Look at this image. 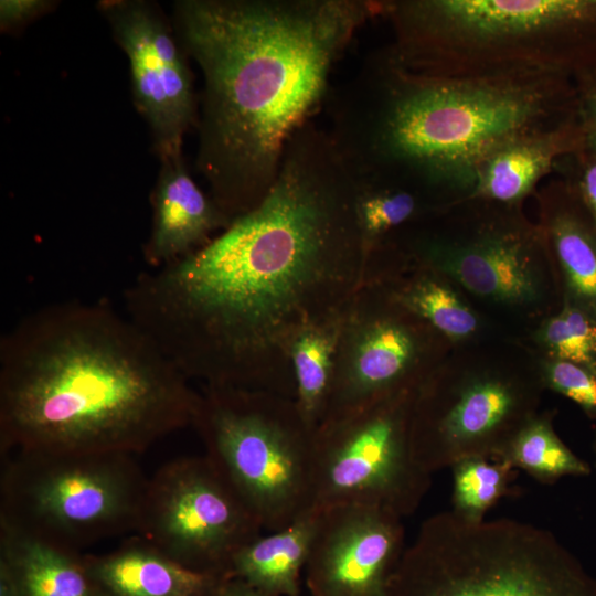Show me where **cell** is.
Returning a JSON list of instances; mask_svg holds the SVG:
<instances>
[{
  "mask_svg": "<svg viewBox=\"0 0 596 596\" xmlns=\"http://www.w3.org/2000/svg\"><path fill=\"white\" fill-rule=\"evenodd\" d=\"M355 195L327 128L308 121L263 201L199 249L140 273L124 291L126 316L190 381L295 400V339L361 285Z\"/></svg>",
  "mask_w": 596,
  "mask_h": 596,
  "instance_id": "1",
  "label": "cell"
},
{
  "mask_svg": "<svg viewBox=\"0 0 596 596\" xmlns=\"http://www.w3.org/2000/svg\"><path fill=\"white\" fill-rule=\"evenodd\" d=\"M377 15L379 0L175 2L177 33L204 81L196 167L231 222L263 201L336 63Z\"/></svg>",
  "mask_w": 596,
  "mask_h": 596,
  "instance_id": "2",
  "label": "cell"
},
{
  "mask_svg": "<svg viewBox=\"0 0 596 596\" xmlns=\"http://www.w3.org/2000/svg\"><path fill=\"white\" fill-rule=\"evenodd\" d=\"M200 396L104 301L50 304L0 339L1 453L135 456L192 425Z\"/></svg>",
  "mask_w": 596,
  "mask_h": 596,
  "instance_id": "3",
  "label": "cell"
},
{
  "mask_svg": "<svg viewBox=\"0 0 596 596\" xmlns=\"http://www.w3.org/2000/svg\"><path fill=\"white\" fill-rule=\"evenodd\" d=\"M329 131L355 179H389L430 199L467 198L475 170L523 134L577 116L573 77L447 78L411 73L385 50L330 97Z\"/></svg>",
  "mask_w": 596,
  "mask_h": 596,
  "instance_id": "4",
  "label": "cell"
},
{
  "mask_svg": "<svg viewBox=\"0 0 596 596\" xmlns=\"http://www.w3.org/2000/svg\"><path fill=\"white\" fill-rule=\"evenodd\" d=\"M400 67L447 78L596 66V0H379Z\"/></svg>",
  "mask_w": 596,
  "mask_h": 596,
  "instance_id": "5",
  "label": "cell"
},
{
  "mask_svg": "<svg viewBox=\"0 0 596 596\" xmlns=\"http://www.w3.org/2000/svg\"><path fill=\"white\" fill-rule=\"evenodd\" d=\"M385 596H596V578L546 530L454 510L423 522Z\"/></svg>",
  "mask_w": 596,
  "mask_h": 596,
  "instance_id": "6",
  "label": "cell"
},
{
  "mask_svg": "<svg viewBox=\"0 0 596 596\" xmlns=\"http://www.w3.org/2000/svg\"><path fill=\"white\" fill-rule=\"evenodd\" d=\"M192 426L205 455L263 530L283 529L313 508L315 432L295 400L203 386Z\"/></svg>",
  "mask_w": 596,
  "mask_h": 596,
  "instance_id": "7",
  "label": "cell"
},
{
  "mask_svg": "<svg viewBox=\"0 0 596 596\" xmlns=\"http://www.w3.org/2000/svg\"><path fill=\"white\" fill-rule=\"evenodd\" d=\"M132 457L15 453L2 467L0 522L75 552L137 531L149 478Z\"/></svg>",
  "mask_w": 596,
  "mask_h": 596,
  "instance_id": "8",
  "label": "cell"
},
{
  "mask_svg": "<svg viewBox=\"0 0 596 596\" xmlns=\"http://www.w3.org/2000/svg\"><path fill=\"white\" fill-rule=\"evenodd\" d=\"M415 391V390H414ZM414 391L323 422L315 432L313 507L358 503L414 511L429 476L408 445Z\"/></svg>",
  "mask_w": 596,
  "mask_h": 596,
  "instance_id": "9",
  "label": "cell"
},
{
  "mask_svg": "<svg viewBox=\"0 0 596 596\" xmlns=\"http://www.w3.org/2000/svg\"><path fill=\"white\" fill-rule=\"evenodd\" d=\"M263 531L204 455L170 460L148 479L136 532L184 566L226 576L236 552Z\"/></svg>",
  "mask_w": 596,
  "mask_h": 596,
  "instance_id": "10",
  "label": "cell"
},
{
  "mask_svg": "<svg viewBox=\"0 0 596 596\" xmlns=\"http://www.w3.org/2000/svg\"><path fill=\"white\" fill-rule=\"evenodd\" d=\"M422 321L380 283H361L344 311L322 423L416 390L414 382L426 353Z\"/></svg>",
  "mask_w": 596,
  "mask_h": 596,
  "instance_id": "11",
  "label": "cell"
},
{
  "mask_svg": "<svg viewBox=\"0 0 596 596\" xmlns=\"http://www.w3.org/2000/svg\"><path fill=\"white\" fill-rule=\"evenodd\" d=\"M479 207L461 228L422 232L408 243L424 267L448 276L470 292L507 304L539 297V262L545 244L539 227L504 205L479 200Z\"/></svg>",
  "mask_w": 596,
  "mask_h": 596,
  "instance_id": "12",
  "label": "cell"
},
{
  "mask_svg": "<svg viewBox=\"0 0 596 596\" xmlns=\"http://www.w3.org/2000/svg\"><path fill=\"white\" fill-rule=\"evenodd\" d=\"M99 7L128 58L134 102L158 157L182 156L196 108L192 74L169 24L146 1L108 0Z\"/></svg>",
  "mask_w": 596,
  "mask_h": 596,
  "instance_id": "13",
  "label": "cell"
},
{
  "mask_svg": "<svg viewBox=\"0 0 596 596\" xmlns=\"http://www.w3.org/2000/svg\"><path fill=\"white\" fill-rule=\"evenodd\" d=\"M318 508L304 574L310 596H385L405 549L402 517L369 504Z\"/></svg>",
  "mask_w": 596,
  "mask_h": 596,
  "instance_id": "14",
  "label": "cell"
},
{
  "mask_svg": "<svg viewBox=\"0 0 596 596\" xmlns=\"http://www.w3.org/2000/svg\"><path fill=\"white\" fill-rule=\"evenodd\" d=\"M151 207V230L142 248L150 269L199 249L232 223L190 175L182 156L161 160Z\"/></svg>",
  "mask_w": 596,
  "mask_h": 596,
  "instance_id": "15",
  "label": "cell"
},
{
  "mask_svg": "<svg viewBox=\"0 0 596 596\" xmlns=\"http://www.w3.org/2000/svg\"><path fill=\"white\" fill-rule=\"evenodd\" d=\"M584 146L578 116L551 128L514 137L479 162L467 198L518 205L553 172L561 157Z\"/></svg>",
  "mask_w": 596,
  "mask_h": 596,
  "instance_id": "16",
  "label": "cell"
},
{
  "mask_svg": "<svg viewBox=\"0 0 596 596\" xmlns=\"http://www.w3.org/2000/svg\"><path fill=\"white\" fill-rule=\"evenodd\" d=\"M84 560L107 596H209L225 577L184 566L141 538Z\"/></svg>",
  "mask_w": 596,
  "mask_h": 596,
  "instance_id": "17",
  "label": "cell"
},
{
  "mask_svg": "<svg viewBox=\"0 0 596 596\" xmlns=\"http://www.w3.org/2000/svg\"><path fill=\"white\" fill-rule=\"evenodd\" d=\"M0 573L17 596H107L84 555L0 522Z\"/></svg>",
  "mask_w": 596,
  "mask_h": 596,
  "instance_id": "18",
  "label": "cell"
},
{
  "mask_svg": "<svg viewBox=\"0 0 596 596\" xmlns=\"http://www.w3.org/2000/svg\"><path fill=\"white\" fill-rule=\"evenodd\" d=\"M544 242L561 265L577 306L596 320V227L558 179L539 193Z\"/></svg>",
  "mask_w": 596,
  "mask_h": 596,
  "instance_id": "19",
  "label": "cell"
},
{
  "mask_svg": "<svg viewBox=\"0 0 596 596\" xmlns=\"http://www.w3.org/2000/svg\"><path fill=\"white\" fill-rule=\"evenodd\" d=\"M319 513L313 507L287 526L253 539L232 557L226 576L270 596H301Z\"/></svg>",
  "mask_w": 596,
  "mask_h": 596,
  "instance_id": "20",
  "label": "cell"
},
{
  "mask_svg": "<svg viewBox=\"0 0 596 596\" xmlns=\"http://www.w3.org/2000/svg\"><path fill=\"white\" fill-rule=\"evenodd\" d=\"M345 308L305 328L290 349L295 402L313 432L324 419L329 407Z\"/></svg>",
  "mask_w": 596,
  "mask_h": 596,
  "instance_id": "21",
  "label": "cell"
},
{
  "mask_svg": "<svg viewBox=\"0 0 596 596\" xmlns=\"http://www.w3.org/2000/svg\"><path fill=\"white\" fill-rule=\"evenodd\" d=\"M355 215L364 262L392 234L415 221L432 200L422 191L387 179H354ZM364 267V266H363Z\"/></svg>",
  "mask_w": 596,
  "mask_h": 596,
  "instance_id": "22",
  "label": "cell"
},
{
  "mask_svg": "<svg viewBox=\"0 0 596 596\" xmlns=\"http://www.w3.org/2000/svg\"><path fill=\"white\" fill-rule=\"evenodd\" d=\"M387 289L406 310L450 339L466 338L478 326L475 313L433 274L422 273Z\"/></svg>",
  "mask_w": 596,
  "mask_h": 596,
  "instance_id": "23",
  "label": "cell"
},
{
  "mask_svg": "<svg viewBox=\"0 0 596 596\" xmlns=\"http://www.w3.org/2000/svg\"><path fill=\"white\" fill-rule=\"evenodd\" d=\"M501 460L545 480L589 472L588 465L561 441L549 424L540 421L525 424Z\"/></svg>",
  "mask_w": 596,
  "mask_h": 596,
  "instance_id": "24",
  "label": "cell"
},
{
  "mask_svg": "<svg viewBox=\"0 0 596 596\" xmlns=\"http://www.w3.org/2000/svg\"><path fill=\"white\" fill-rule=\"evenodd\" d=\"M453 468L455 511L479 519L503 493L511 466L501 459L470 458Z\"/></svg>",
  "mask_w": 596,
  "mask_h": 596,
  "instance_id": "25",
  "label": "cell"
},
{
  "mask_svg": "<svg viewBox=\"0 0 596 596\" xmlns=\"http://www.w3.org/2000/svg\"><path fill=\"white\" fill-rule=\"evenodd\" d=\"M553 171L561 177L596 227V151L584 146L561 157Z\"/></svg>",
  "mask_w": 596,
  "mask_h": 596,
  "instance_id": "26",
  "label": "cell"
},
{
  "mask_svg": "<svg viewBox=\"0 0 596 596\" xmlns=\"http://www.w3.org/2000/svg\"><path fill=\"white\" fill-rule=\"evenodd\" d=\"M547 382L584 409L596 413V373L584 365L558 360L547 365Z\"/></svg>",
  "mask_w": 596,
  "mask_h": 596,
  "instance_id": "27",
  "label": "cell"
},
{
  "mask_svg": "<svg viewBox=\"0 0 596 596\" xmlns=\"http://www.w3.org/2000/svg\"><path fill=\"white\" fill-rule=\"evenodd\" d=\"M573 82L585 146L596 151V66L577 72Z\"/></svg>",
  "mask_w": 596,
  "mask_h": 596,
  "instance_id": "28",
  "label": "cell"
},
{
  "mask_svg": "<svg viewBox=\"0 0 596 596\" xmlns=\"http://www.w3.org/2000/svg\"><path fill=\"white\" fill-rule=\"evenodd\" d=\"M541 338L558 360L583 365L582 355L574 337L561 313L551 318L544 324Z\"/></svg>",
  "mask_w": 596,
  "mask_h": 596,
  "instance_id": "29",
  "label": "cell"
},
{
  "mask_svg": "<svg viewBox=\"0 0 596 596\" xmlns=\"http://www.w3.org/2000/svg\"><path fill=\"white\" fill-rule=\"evenodd\" d=\"M50 6L43 0H1L0 23L1 28L19 25L44 12Z\"/></svg>",
  "mask_w": 596,
  "mask_h": 596,
  "instance_id": "30",
  "label": "cell"
},
{
  "mask_svg": "<svg viewBox=\"0 0 596 596\" xmlns=\"http://www.w3.org/2000/svg\"><path fill=\"white\" fill-rule=\"evenodd\" d=\"M209 596H270L267 595L247 583L225 576L213 588Z\"/></svg>",
  "mask_w": 596,
  "mask_h": 596,
  "instance_id": "31",
  "label": "cell"
}]
</instances>
